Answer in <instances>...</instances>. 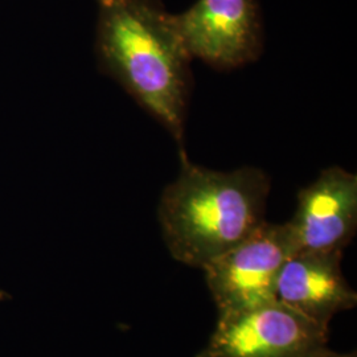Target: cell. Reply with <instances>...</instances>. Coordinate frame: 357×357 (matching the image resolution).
Instances as JSON below:
<instances>
[{"label": "cell", "mask_w": 357, "mask_h": 357, "mask_svg": "<svg viewBox=\"0 0 357 357\" xmlns=\"http://www.w3.org/2000/svg\"><path fill=\"white\" fill-rule=\"evenodd\" d=\"M96 53L107 75L184 150L191 56L158 0H97Z\"/></svg>", "instance_id": "1"}, {"label": "cell", "mask_w": 357, "mask_h": 357, "mask_svg": "<svg viewBox=\"0 0 357 357\" xmlns=\"http://www.w3.org/2000/svg\"><path fill=\"white\" fill-rule=\"evenodd\" d=\"M178 178L160 196L158 217L171 255L204 268L264 224L270 178L257 167L222 172L193 165L180 150Z\"/></svg>", "instance_id": "2"}, {"label": "cell", "mask_w": 357, "mask_h": 357, "mask_svg": "<svg viewBox=\"0 0 357 357\" xmlns=\"http://www.w3.org/2000/svg\"><path fill=\"white\" fill-rule=\"evenodd\" d=\"M296 246L289 222L265 221L203 270L218 315L275 302L278 275Z\"/></svg>", "instance_id": "3"}, {"label": "cell", "mask_w": 357, "mask_h": 357, "mask_svg": "<svg viewBox=\"0 0 357 357\" xmlns=\"http://www.w3.org/2000/svg\"><path fill=\"white\" fill-rule=\"evenodd\" d=\"M330 330L278 301L218 315L208 345L196 357H308L328 342Z\"/></svg>", "instance_id": "4"}, {"label": "cell", "mask_w": 357, "mask_h": 357, "mask_svg": "<svg viewBox=\"0 0 357 357\" xmlns=\"http://www.w3.org/2000/svg\"><path fill=\"white\" fill-rule=\"evenodd\" d=\"M191 56L221 70L255 61L264 50V26L257 0H197L172 15Z\"/></svg>", "instance_id": "5"}, {"label": "cell", "mask_w": 357, "mask_h": 357, "mask_svg": "<svg viewBox=\"0 0 357 357\" xmlns=\"http://www.w3.org/2000/svg\"><path fill=\"white\" fill-rule=\"evenodd\" d=\"M287 222L298 252H343L356 234V174L339 166L323 169L299 191L296 211Z\"/></svg>", "instance_id": "6"}, {"label": "cell", "mask_w": 357, "mask_h": 357, "mask_svg": "<svg viewBox=\"0 0 357 357\" xmlns=\"http://www.w3.org/2000/svg\"><path fill=\"white\" fill-rule=\"evenodd\" d=\"M342 250L298 252L283 265L275 299L307 319L328 327L332 318L356 306L357 294L342 270Z\"/></svg>", "instance_id": "7"}, {"label": "cell", "mask_w": 357, "mask_h": 357, "mask_svg": "<svg viewBox=\"0 0 357 357\" xmlns=\"http://www.w3.org/2000/svg\"><path fill=\"white\" fill-rule=\"evenodd\" d=\"M308 357H357L356 352H349V354H337L333 352L331 349L326 347H321L318 351H315L314 354H311Z\"/></svg>", "instance_id": "8"}]
</instances>
